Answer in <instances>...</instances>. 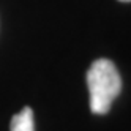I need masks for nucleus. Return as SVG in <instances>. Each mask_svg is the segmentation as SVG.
Listing matches in <instances>:
<instances>
[{
  "label": "nucleus",
  "mask_w": 131,
  "mask_h": 131,
  "mask_svg": "<svg viewBox=\"0 0 131 131\" xmlns=\"http://www.w3.org/2000/svg\"><path fill=\"white\" fill-rule=\"evenodd\" d=\"M33 126V111L29 106L14 114L10 122V131H35Z\"/></svg>",
  "instance_id": "obj_2"
},
{
  "label": "nucleus",
  "mask_w": 131,
  "mask_h": 131,
  "mask_svg": "<svg viewBox=\"0 0 131 131\" xmlns=\"http://www.w3.org/2000/svg\"><path fill=\"white\" fill-rule=\"evenodd\" d=\"M87 87L90 93V111L96 115L107 114L114 100L122 92V78L115 63L109 59L93 60L87 71Z\"/></svg>",
  "instance_id": "obj_1"
},
{
  "label": "nucleus",
  "mask_w": 131,
  "mask_h": 131,
  "mask_svg": "<svg viewBox=\"0 0 131 131\" xmlns=\"http://www.w3.org/2000/svg\"><path fill=\"white\" fill-rule=\"evenodd\" d=\"M118 2H125L126 3V2H131V0H118Z\"/></svg>",
  "instance_id": "obj_3"
}]
</instances>
